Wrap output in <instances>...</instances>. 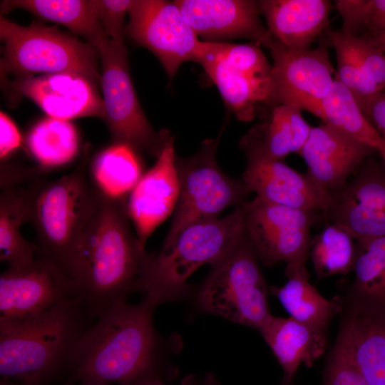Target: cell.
<instances>
[{
    "instance_id": "obj_1",
    "label": "cell",
    "mask_w": 385,
    "mask_h": 385,
    "mask_svg": "<svg viewBox=\"0 0 385 385\" xmlns=\"http://www.w3.org/2000/svg\"><path fill=\"white\" fill-rule=\"evenodd\" d=\"M124 197L101 191L72 257L69 277L91 319H98L136 291L145 247L130 225Z\"/></svg>"
},
{
    "instance_id": "obj_2",
    "label": "cell",
    "mask_w": 385,
    "mask_h": 385,
    "mask_svg": "<svg viewBox=\"0 0 385 385\" xmlns=\"http://www.w3.org/2000/svg\"><path fill=\"white\" fill-rule=\"evenodd\" d=\"M158 304L147 294L136 304L124 301L89 325L76 350L71 380L125 385L158 376L153 314Z\"/></svg>"
},
{
    "instance_id": "obj_3",
    "label": "cell",
    "mask_w": 385,
    "mask_h": 385,
    "mask_svg": "<svg viewBox=\"0 0 385 385\" xmlns=\"http://www.w3.org/2000/svg\"><path fill=\"white\" fill-rule=\"evenodd\" d=\"M88 319L74 295L36 317L0 329L1 378L43 383L71 369Z\"/></svg>"
},
{
    "instance_id": "obj_4",
    "label": "cell",
    "mask_w": 385,
    "mask_h": 385,
    "mask_svg": "<svg viewBox=\"0 0 385 385\" xmlns=\"http://www.w3.org/2000/svg\"><path fill=\"white\" fill-rule=\"evenodd\" d=\"M247 201L228 215L191 224L183 229L157 255L146 253L136 291L159 304L188 292L187 280L205 264L215 265L225 257L244 236Z\"/></svg>"
},
{
    "instance_id": "obj_5",
    "label": "cell",
    "mask_w": 385,
    "mask_h": 385,
    "mask_svg": "<svg viewBox=\"0 0 385 385\" xmlns=\"http://www.w3.org/2000/svg\"><path fill=\"white\" fill-rule=\"evenodd\" d=\"M88 169L86 152L69 174L50 182L35 179L30 184L29 222L36 233L37 257L68 277L75 247L101 195Z\"/></svg>"
},
{
    "instance_id": "obj_6",
    "label": "cell",
    "mask_w": 385,
    "mask_h": 385,
    "mask_svg": "<svg viewBox=\"0 0 385 385\" xmlns=\"http://www.w3.org/2000/svg\"><path fill=\"white\" fill-rule=\"evenodd\" d=\"M0 38L4 43L1 76L30 78L37 73H69L101 84L98 51L56 26L36 21L23 26L1 16Z\"/></svg>"
},
{
    "instance_id": "obj_7",
    "label": "cell",
    "mask_w": 385,
    "mask_h": 385,
    "mask_svg": "<svg viewBox=\"0 0 385 385\" xmlns=\"http://www.w3.org/2000/svg\"><path fill=\"white\" fill-rule=\"evenodd\" d=\"M205 312L260 329L270 314L267 287L245 232L212 269L197 293Z\"/></svg>"
},
{
    "instance_id": "obj_8",
    "label": "cell",
    "mask_w": 385,
    "mask_h": 385,
    "mask_svg": "<svg viewBox=\"0 0 385 385\" xmlns=\"http://www.w3.org/2000/svg\"><path fill=\"white\" fill-rule=\"evenodd\" d=\"M220 135L205 140L190 157L176 156L179 196L163 245L191 224L217 219L222 210L242 205L251 193L242 180L230 177L219 167L216 150Z\"/></svg>"
},
{
    "instance_id": "obj_9",
    "label": "cell",
    "mask_w": 385,
    "mask_h": 385,
    "mask_svg": "<svg viewBox=\"0 0 385 385\" xmlns=\"http://www.w3.org/2000/svg\"><path fill=\"white\" fill-rule=\"evenodd\" d=\"M99 53L103 120L114 142L158 158L170 134L156 133L147 120L130 78L125 44L111 40Z\"/></svg>"
},
{
    "instance_id": "obj_10",
    "label": "cell",
    "mask_w": 385,
    "mask_h": 385,
    "mask_svg": "<svg viewBox=\"0 0 385 385\" xmlns=\"http://www.w3.org/2000/svg\"><path fill=\"white\" fill-rule=\"evenodd\" d=\"M266 48L273 60V106H292L324 122L323 103L337 79L327 42L315 48L293 49L272 36Z\"/></svg>"
},
{
    "instance_id": "obj_11",
    "label": "cell",
    "mask_w": 385,
    "mask_h": 385,
    "mask_svg": "<svg viewBox=\"0 0 385 385\" xmlns=\"http://www.w3.org/2000/svg\"><path fill=\"white\" fill-rule=\"evenodd\" d=\"M319 212L270 203L256 197L247 202L244 232L262 264H304L309 254L310 229Z\"/></svg>"
},
{
    "instance_id": "obj_12",
    "label": "cell",
    "mask_w": 385,
    "mask_h": 385,
    "mask_svg": "<svg viewBox=\"0 0 385 385\" xmlns=\"http://www.w3.org/2000/svg\"><path fill=\"white\" fill-rule=\"evenodd\" d=\"M125 33L158 58L172 78L185 62L195 61L202 41L174 1L133 0Z\"/></svg>"
},
{
    "instance_id": "obj_13",
    "label": "cell",
    "mask_w": 385,
    "mask_h": 385,
    "mask_svg": "<svg viewBox=\"0 0 385 385\" xmlns=\"http://www.w3.org/2000/svg\"><path fill=\"white\" fill-rule=\"evenodd\" d=\"M68 275L51 262L36 257L0 276V329L29 320L74 296Z\"/></svg>"
},
{
    "instance_id": "obj_14",
    "label": "cell",
    "mask_w": 385,
    "mask_h": 385,
    "mask_svg": "<svg viewBox=\"0 0 385 385\" xmlns=\"http://www.w3.org/2000/svg\"><path fill=\"white\" fill-rule=\"evenodd\" d=\"M354 178L329 197L323 217L356 241L385 236V165L366 158Z\"/></svg>"
},
{
    "instance_id": "obj_15",
    "label": "cell",
    "mask_w": 385,
    "mask_h": 385,
    "mask_svg": "<svg viewBox=\"0 0 385 385\" xmlns=\"http://www.w3.org/2000/svg\"><path fill=\"white\" fill-rule=\"evenodd\" d=\"M375 151L334 125L312 127L299 155L307 175L329 198L343 188L360 165Z\"/></svg>"
},
{
    "instance_id": "obj_16",
    "label": "cell",
    "mask_w": 385,
    "mask_h": 385,
    "mask_svg": "<svg viewBox=\"0 0 385 385\" xmlns=\"http://www.w3.org/2000/svg\"><path fill=\"white\" fill-rule=\"evenodd\" d=\"M6 82L13 96L31 99L51 118L65 120L86 116L104 118V103L98 86L81 75L44 74Z\"/></svg>"
},
{
    "instance_id": "obj_17",
    "label": "cell",
    "mask_w": 385,
    "mask_h": 385,
    "mask_svg": "<svg viewBox=\"0 0 385 385\" xmlns=\"http://www.w3.org/2000/svg\"><path fill=\"white\" fill-rule=\"evenodd\" d=\"M197 36L207 40L246 38L267 47L272 38L260 19L258 1L252 0H175Z\"/></svg>"
},
{
    "instance_id": "obj_18",
    "label": "cell",
    "mask_w": 385,
    "mask_h": 385,
    "mask_svg": "<svg viewBox=\"0 0 385 385\" xmlns=\"http://www.w3.org/2000/svg\"><path fill=\"white\" fill-rule=\"evenodd\" d=\"M175 139L170 135L155 165L143 175L129 195L127 210L145 247L154 230L175 210L179 196Z\"/></svg>"
},
{
    "instance_id": "obj_19",
    "label": "cell",
    "mask_w": 385,
    "mask_h": 385,
    "mask_svg": "<svg viewBox=\"0 0 385 385\" xmlns=\"http://www.w3.org/2000/svg\"><path fill=\"white\" fill-rule=\"evenodd\" d=\"M242 180L256 197L278 204L322 213L329 197L309 178L284 161L247 153Z\"/></svg>"
},
{
    "instance_id": "obj_20",
    "label": "cell",
    "mask_w": 385,
    "mask_h": 385,
    "mask_svg": "<svg viewBox=\"0 0 385 385\" xmlns=\"http://www.w3.org/2000/svg\"><path fill=\"white\" fill-rule=\"evenodd\" d=\"M196 62L238 120L251 121L261 106H273L272 78L254 76L230 63L221 53L220 42L202 41Z\"/></svg>"
},
{
    "instance_id": "obj_21",
    "label": "cell",
    "mask_w": 385,
    "mask_h": 385,
    "mask_svg": "<svg viewBox=\"0 0 385 385\" xmlns=\"http://www.w3.org/2000/svg\"><path fill=\"white\" fill-rule=\"evenodd\" d=\"M335 347L369 385H385V314L359 303L349 314Z\"/></svg>"
},
{
    "instance_id": "obj_22",
    "label": "cell",
    "mask_w": 385,
    "mask_h": 385,
    "mask_svg": "<svg viewBox=\"0 0 385 385\" xmlns=\"http://www.w3.org/2000/svg\"><path fill=\"white\" fill-rule=\"evenodd\" d=\"M258 4L270 34L288 48L309 49L328 29L330 1L262 0Z\"/></svg>"
},
{
    "instance_id": "obj_23",
    "label": "cell",
    "mask_w": 385,
    "mask_h": 385,
    "mask_svg": "<svg viewBox=\"0 0 385 385\" xmlns=\"http://www.w3.org/2000/svg\"><path fill=\"white\" fill-rule=\"evenodd\" d=\"M259 330L284 371V382H291L301 364L312 366L325 351L326 329L292 317L270 314Z\"/></svg>"
},
{
    "instance_id": "obj_24",
    "label": "cell",
    "mask_w": 385,
    "mask_h": 385,
    "mask_svg": "<svg viewBox=\"0 0 385 385\" xmlns=\"http://www.w3.org/2000/svg\"><path fill=\"white\" fill-rule=\"evenodd\" d=\"M312 128L301 110L278 105L272 108L266 120L249 130L239 146L245 154L255 153L284 161L290 153L299 154Z\"/></svg>"
},
{
    "instance_id": "obj_25",
    "label": "cell",
    "mask_w": 385,
    "mask_h": 385,
    "mask_svg": "<svg viewBox=\"0 0 385 385\" xmlns=\"http://www.w3.org/2000/svg\"><path fill=\"white\" fill-rule=\"evenodd\" d=\"M0 8L1 14L22 9L39 19L60 24L83 37L98 52L111 41L91 0H7L1 1Z\"/></svg>"
},
{
    "instance_id": "obj_26",
    "label": "cell",
    "mask_w": 385,
    "mask_h": 385,
    "mask_svg": "<svg viewBox=\"0 0 385 385\" xmlns=\"http://www.w3.org/2000/svg\"><path fill=\"white\" fill-rule=\"evenodd\" d=\"M286 284L280 287H270V292L280 301L290 317L312 327L326 329L330 320L339 311L341 301L328 300L322 297L309 282L304 264H287Z\"/></svg>"
},
{
    "instance_id": "obj_27",
    "label": "cell",
    "mask_w": 385,
    "mask_h": 385,
    "mask_svg": "<svg viewBox=\"0 0 385 385\" xmlns=\"http://www.w3.org/2000/svg\"><path fill=\"white\" fill-rule=\"evenodd\" d=\"M31 188L19 184L2 188L0 195V260L10 267H22L36 260L37 247L28 242L20 232L29 221Z\"/></svg>"
},
{
    "instance_id": "obj_28",
    "label": "cell",
    "mask_w": 385,
    "mask_h": 385,
    "mask_svg": "<svg viewBox=\"0 0 385 385\" xmlns=\"http://www.w3.org/2000/svg\"><path fill=\"white\" fill-rule=\"evenodd\" d=\"M324 120L370 147L385 165V140L364 115L349 90L337 78L323 103Z\"/></svg>"
},
{
    "instance_id": "obj_29",
    "label": "cell",
    "mask_w": 385,
    "mask_h": 385,
    "mask_svg": "<svg viewBox=\"0 0 385 385\" xmlns=\"http://www.w3.org/2000/svg\"><path fill=\"white\" fill-rule=\"evenodd\" d=\"M89 169L97 188L114 197L130 192L143 176L135 152L123 145L115 144L98 154Z\"/></svg>"
},
{
    "instance_id": "obj_30",
    "label": "cell",
    "mask_w": 385,
    "mask_h": 385,
    "mask_svg": "<svg viewBox=\"0 0 385 385\" xmlns=\"http://www.w3.org/2000/svg\"><path fill=\"white\" fill-rule=\"evenodd\" d=\"M343 227L328 222L310 241L309 255L317 277L346 274L354 270L357 243Z\"/></svg>"
},
{
    "instance_id": "obj_31",
    "label": "cell",
    "mask_w": 385,
    "mask_h": 385,
    "mask_svg": "<svg viewBox=\"0 0 385 385\" xmlns=\"http://www.w3.org/2000/svg\"><path fill=\"white\" fill-rule=\"evenodd\" d=\"M26 142L33 156L44 168L67 163L78 149V136L73 125L51 117L37 123Z\"/></svg>"
},
{
    "instance_id": "obj_32",
    "label": "cell",
    "mask_w": 385,
    "mask_h": 385,
    "mask_svg": "<svg viewBox=\"0 0 385 385\" xmlns=\"http://www.w3.org/2000/svg\"><path fill=\"white\" fill-rule=\"evenodd\" d=\"M356 243L354 289L359 303L385 314V236Z\"/></svg>"
},
{
    "instance_id": "obj_33",
    "label": "cell",
    "mask_w": 385,
    "mask_h": 385,
    "mask_svg": "<svg viewBox=\"0 0 385 385\" xmlns=\"http://www.w3.org/2000/svg\"><path fill=\"white\" fill-rule=\"evenodd\" d=\"M334 5L343 32L367 38L385 31V0H336Z\"/></svg>"
},
{
    "instance_id": "obj_34",
    "label": "cell",
    "mask_w": 385,
    "mask_h": 385,
    "mask_svg": "<svg viewBox=\"0 0 385 385\" xmlns=\"http://www.w3.org/2000/svg\"><path fill=\"white\" fill-rule=\"evenodd\" d=\"M327 42L336 53L337 78L354 95L359 81L364 38L327 29Z\"/></svg>"
},
{
    "instance_id": "obj_35",
    "label": "cell",
    "mask_w": 385,
    "mask_h": 385,
    "mask_svg": "<svg viewBox=\"0 0 385 385\" xmlns=\"http://www.w3.org/2000/svg\"><path fill=\"white\" fill-rule=\"evenodd\" d=\"M364 38L359 81L352 95L359 108L373 96L385 91V52L373 40Z\"/></svg>"
},
{
    "instance_id": "obj_36",
    "label": "cell",
    "mask_w": 385,
    "mask_h": 385,
    "mask_svg": "<svg viewBox=\"0 0 385 385\" xmlns=\"http://www.w3.org/2000/svg\"><path fill=\"white\" fill-rule=\"evenodd\" d=\"M95 14L112 41L124 43V19L132 1L91 0Z\"/></svg>"
},
{
    "instance_id": "obj_37",
    "label": "cell",
    "mask_w": 385,
    "mask_h": 385,
    "mask_svg": "<svg viewBox=\"0 0 385 385\" xmlns=\"http://www.w3.org/2000/svg\"><path fill=\"white\" fill-rule=\"evenodd\" d=\"M322 385H369L355 366L336 347L324 370Z\"/></svg>"
},
{
    "instance_id": "obj_38",
    "label": "cell",
    "mask_w": 385,
    "mask_h": 385,
    "mask_svg": "<svg viewBox=\"0 0 385 385\" xmlns=\"http://www.w3.org/2000/svg\"><path fill=\"white\" fill-rule=\"evenodd\" d=\"M359 108L385 140V92L373 96Z\"/></svg>"
},
{
    "instance_id": "obj_39",
    "label": "cell",
    "mask_w": 385,
    "mask_h": 385,
    "mask_svg": "<svg viewBox=\"0 0 385 385\" xmlns=\"http://www.w3.org/2000/svg\"><path fill=\"white\" fill-rule=\"evenodd\" d=\"M21 143L20 134L11 119L0 113V156L3 159Z\"/></svg>"
},
{
    "instance_id": "obj_40",
    "label": "cell",
    "mask_w": 385,
    "mask_h": 385,
    "mask_svg": "<svg viewBox=\"0 0 385 385\" xmlns=\"http://www.w3.org/2000/svg\"><path fill=\"white\" fill-rule=\"evenodd\" d=\"M125 385H166L158 377V376H147L134 382ZM185 385H197L194 383L185 382Z\"/></svg>"
},
{
    "instance_id": "obj_41",
    "label": "cell",
    "mask_w": 385,
    "mask_h": 385,
    "mask_svg": "<svg viewBox=\"0 0 385 385\" xmlns=\"http://www.w3.org/2000/svg\"><path fill=\"white\" fill-rule=\"evenodd\" d=\"M366 38L373 40L385 52V31L376 34Z\"/></svg>"
},
{
    "instance_id": "obj_42",
    "label": "cell",
    "mask_w": 385,
    "mask_h": 385,
    "mask_svg": "<svg viewBox=\"0 0 385 385\" xmlns=\"http://www.w3.org/2000/svg\"><path fill=\"white\" fill-rule=\"evenodd\" d=\"M39 381H19V382H11L8 379H2L0 385H41Z\"/></svg>"
},
{
    "instance_id": "obj_43",
    "label": "cell",
    "mask_w": 385,
    "mask_h": 385,
    "mask_svg": "<svg viewBox=\"0 0 385 385\" xmlns=\"http://www.w3.org/2000/svg\"><path fill=\"white\" fill-rule=\"evenodd\" d=\"M65 385H73V384H65ZM78 385H111L106 383L103 382H98V381H81Z\"/></svg>"
},
{
    "instance_id": "obj_44",
    "label": "cell",
    "mask_w": 385,
    "mask_h": 385,
    "mask_svg": "<svg viewBox=\"0 0 385 385\" xmlns=\"http://www.w3.org/2000/svg\"><path fill=\"white\" fill-rule=\"evenodd\" d=\"M281 385H290V382H284V381H283V383Z\"/></svg>"
}]
</instances>
